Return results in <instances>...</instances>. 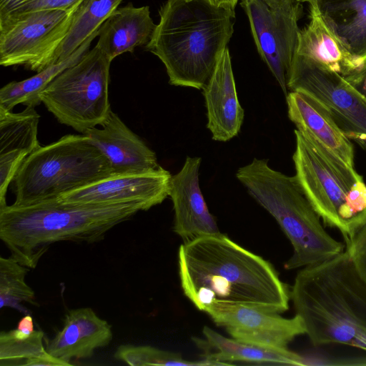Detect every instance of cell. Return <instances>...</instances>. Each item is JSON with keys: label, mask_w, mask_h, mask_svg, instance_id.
I'll use <instances>...</instances> for the list:
<instances>
[{"label": "cell", "mask_w": 366, "mask_h": 366, "mask_svg": "<svg viewBox=\"0 0 366 366\" xmlns=\"http://www.w3.org/2000/svg\"><path fill=\"white\" fill-rule=\"evenodd\" d=\"M178 267L184 294L206 313L229 305L278 314L289 309L290 291L274 267L223 234L185 242Z\"/></svg>", "instance_id": "1"}, {"label": "cell", "mask_w": 366, "mask_h": 366, "mask_svg": "<svg viewBox=\"0 0 366 366\" xmlns=\"http://www.w3.org/2000/svg\"><path fill=\"white\" fill-rule=\"evenodd\" d=\"M146 44L166 68L169 83L202 89L227 49L234 10L210 0H167Z\"/></svg>", "instance_id": "2"}, {"label": "cell", "mask_w": 366, "mask_h": 366, "mask_svg": "<svg viewBox=\"0 0 366 366\" xmlns=\"http://www.w3.org/2000/svg\"><path fill=\"white\" fill-rule=\"evenodd\" d=\"M290 299L315 346L340 344L366 352V282L346 249L301 269Z\"/></svg>", "instance_id": "3"}, {"label": "cell", "mask_w": 366, "mask_h": 366, "mask_svg": "<svg viewBox=\"0 0 366 366\" xmlns=\"http://www.w3.org/2000/svg\"><path fill=\"white\" fill-rule=\"evenodd\" d=\"M146 210L140 203L74 205L56 199L6 205L0 207V239L12 258L35 269L52 244L99 242L112 228Z\"/></svg>", "instance_id": "4"}, {"label": "cell", "mask_w": 366, "mask_h": 366, "mask_svg": "<svg viewBox=\"0 0 366 366\" xmlns=\"http://www.w3.org/2000/svg\"><path fill=\"white\" fill-rule=\"evenodd\" d=\"M236 177L290 241L293 254L285 263L287 269L320 264L344 251L345 246L323 228L295 176L274 170L268 159L255 157L239 168Z\"/></svg>", "instance_id": "5"}, {"label": "cell", "mask_w": 366, "mask_h": 366, "mask_svg": "<svg viewBox=\"0 0 366 366\" xmlns=\"http://www.w3.org/2000/svg\"><path fill=\"white\" fill-rule=\"evenodd\" d=\"M295 134V177L324 224L337 229L347 244L366 223L362 177L312 137Z\"/></svg>", "instance_id": "6"}, {"label": "cell", "mask_w": 366, "mask_h": 366, "mask_svg": "<svg viewBox=\"0 0 366 366\" xmlns=\"http://www.w3.org/2000/svg\"><path fill=\"white\" fill-rule=\"evenodd\" d=\"M113 173L109 160L86 135L66 134L25 158L12 182L13 204L54 200Z\"/></svg>", "instance_id": "7"}, {"label": "cell", "mask_w": 366, "mask_h": 366, "mask_svg": "<svg viewBox=\"0 0 366 366\" xmlns=\"http://www.w3.org/2000/svg\"><path fill=\"white\" fill-rule=\"evenodd\" d=\"M111 63L95 46L41 92V103L59 123L79 133L84 134L97 127L112 109L109 99Z\"/></svg>", "instance_id": "8"}, {"label": "cell", "mask_w": 366, "mask_h": 366, "mask_svg": "<svg viewBox=\"0 0 366 366\" xmlns=\"http://www.w3.org/2000/svg\"><path fill=\"white\" fill-rule=\"evenodd\" d=\"M80 4L0 16V64L24 66L36 72L52 64Z\"/></svg>", "instance_id": "9"}, {"label": "cell", "mask_w": 366, "mask_h": 366, "mask_svg": "<svg viewBox=\"0 0 366 366\" xmlns=\"http://www.w3.org/2000/svg\"><path fill=\"white\" fill-rule=\"evenodd\" d=\"M287 86L317 100L343 133L366 149V99L342 75L295 54Z\"/></svg>", "instance_id": "10"}, {"label": "cell", "mask_w": 366, "mask_h": 366, "mask_svg": "<svg viewBox=\"0 0 366 366\" xmlns=\"http://www.w3.org/2000/svg\"><path fill=\"white\" fill-rule=\"evenodd\" d=\"M240 5L248 18L258 53L286 97L287 76L300 30V3L287 9H272L262 0H240Z\"/></svg>", "instance_id": "11"}, {"label": "cell", "mask_w": 366, "mask_h": 366, "mask_svg": "<svg viewBox=\"0 0 366 366\" xmlns=\"http://www.w3.org/2000/svg\"><path fill=\"white\" fill-rule=\"evenodd\" d=\"M172 176L162 167L142 172L113 173L56 200L74 205L140 203L148 210L169 197Z\"/></svg>", "instance_id": "12"}, {"label": "cell", "mask_w": 366, "mask_h": 366, "mask_svg": "<svg viewBox=\"0 0 366 366\" xmlns=\"http://www.w3.org/2000/svg\"><path fill=\"white\" fill-rule=\"evenodd\" d=\"M207 313L232 338L258 346L287 349L292 340L305 334L304 323L297 315L285 318L278 313L242 305L217 307Z\"/></svg>", "instance_id": "13"}, {"label": "cell", "mask_w": 366, "mask_h": 366, "mask_svg": "<svg viewBox=\"0 0 366 366\" xmlns=\"http://www.w3.org/2000/svg\"><path fill=\"white\" fill-rule=\"evenodd\" d=\"M201 158L187 156L181 170L172 175L170 197L174 211V231L184 242L220 233L199 187Z\"/></svg>", "instance_id": "14"}, {"label": "cell", "mask_w": 366, "mask_h": 366, "mask_svg": "<svg viewBox=\"0 0 366 366\" xmlns=\"http://www.w3.org/2000/svg\"><path fill=\"white\" fill-rule=\"evenodd\" d=\"M99 126L84 134L107 157L114 173L142 172L161 167L154 152L112 109Z\"/></svg>", "instance_id": "15"}, {"label": "cell", "mask_w": 366, "mask_h": 366, "mask_svg": "<svg viewBox=\"0 0 366 366\" xmlns=\"http://www.w3.org/2000/svg\"><path fill=\"white\" fill-rule=\"evenodd\" d=\"M202 91L207 109V127L212 139L230 140L239 134L244 112L239 102L228 48Z\"/></svg>", "instance_id": "16"}, {"label": "cell", "mask_w": 366, "mask_h": 366, "mask_svg": "<svg viewBox=\"0 0 366 366\" xmlns=\"http://www.w3.org/2000/svg\"><path fill=\"white\" fill-rule=\"evenodd\" d=\"M113 337L112 326L89 307L69 310L63 327L46 345V351L72 365V360L91 357L108 345Z\"/></svg>", "instance_id": "17"}, {"label": "cell", "mask_w": 366, "mask_h": 366, "mask_svg": "<svg viewBox=\"0 0 366 366\" xmlns=\"http://www.w3.org/2000/svg\"><path fill=\"white\" fill-rule=\"evenodd\" d=\"M286 101L289 119L298 131L355 167L353 144L321 103L310 95L297 91H290Z\"/></svg>", "instance_id": "18"}, {"label": "cell", "mask_w": 366, "mask_h": 366, "mask_svg": "<svg viewBox=\"0 0 366 366\" xmlns=\"http://www.w3.org/2000/svg\"><path fill=\"white\" fill-rule=\"evenodd\" d=\"M155 27L148 6L136 7L129 4L115 9L103 23L96 46L112 61L147 44Z\"/></svg>", "instance_id": "19"}, {"label": "cell", "mask_w": 366, "mask_h": 366, "mask_svg": "<svg viewBox=\"0 0 366 366\" xmlns=\"http://www.w3.org/2000/svg\"><path fill=\"white\" fill-rule=\"evenodd\" d=\"M204 340H196L197 345L207 348L204 355L206 365H227L234 362L287 365H307L305 359L287 349L265 347L228 338L204 326Z\"/></svg>", "instance_id": "20"}, {"label": "cell", "mask_w": 366, "mask_h": 366, "mask_svg": "<svg viewBox=\"0 0 366 366\" xmlns=\"http://www.w3.org/2000/svg\"><path fill=\"white\" fill-rule=\"evenodd\" d=\"M313 4L352 56L357 71L365 66L366 0H318Z\"/></svg>", "instance_id": "21"}, {"label": "cell", "mask_w": 366, "mask_h": 366, "mask_svg": "<svg viewBox=\"0 0 366 366\" xmlns=\"http://www.w3.org/2000/svg\"><path fill=\"white\" fill-rule=\"evenodd\" d=\"M310 6V22L299 31L295 54L307 57L343 76L357 71L353 58L326 24L317 6Z\"/></svg>", "instance_id": "22"}, {"label": "cell", "mask_w": 366, "mask_h": 366, "mask_svg": "<svg viewBox=\"0 0 366 366\" xmlns=\"http://www.w3.org/2000/svg\"><path fill=\"white\" fill-rule=\"evenodd\" d=\"M99 29L92 34L64 60L50 64L35 75L19 81H11L0 89V106L11 110L17 104L36 107L41 103V92L63 71L76 64L89 49Z\"/></svg>", "instance_id": "23"}, {"label": "cell", "mask_w": 366, "mask_h": 366, "mask_svg": "<svg viewBox=\"0 0 366 366\" xmlns=\"http://www.w3.org/2000/svg\"><path fill=\"white\" fill-rule=\"evenodd\" d=\"M44 332L27 335L18 329L0 334V365L68 366L71 364L49 354L44 346Z\"/></svg>", "instance_id": "24"}, {"label": "cell", "mask_w": 366, "mask_h": 366, "mask_svg": "<svg viewBox=\"0 0 366 366\" xmlns=\"http://www.w3.org/2000/svg\"><path fill=\"white\" fill-rule=\"evenodd\" d=\"M122 0H83L76 11L69 31L58 47L52 64L70 56L98 31Z\"/></svg>", "instance_id": "25"}, {"label": "cell", "mask_w": 366, "mask_h": 366, "mask_svg": "<svg viewBox=\"0 0 366 366\" xmlns=\"http://www.w3.org/2000/svg\"><path fill=\"white\" fill-rule=\"evenodd\" d=\"M40 115L34 107L27 106L18 113L0 106V154L24 150L29 154L38 149Z\"/></svg>", "instance_id": "26"}, {"label": "cell", "mask_w": 366, "mask_h": 366, "mask_svg": "<svg viewBox=\"0 0 366 366\" xmlns=\"http://www.w3.org/2000/svg\"><path fill=\"white\" fill-rule=\"evenodd\" d=\"M29 269L11 257H0L1 309L9 307L29 314L26 308L21 305V303L39 305L36 302L34 291L25 281Z\"/></svg>", "instance_id": "27"}, {"label": "cell", "mask_w": 366, "mask_h": 366, "mask_svg": "<svg viewBox=\"0 0 366 366\" xmlns=\"http://www.w3.org/2000/svg\"><path fill=\"white\" fill-rule=\"evenodd\" d=\"M114 357L131 366L204 365L202 360H186L179 354L148 345H122L116 350Z\"/></svg>", "instance_id": "28"}, {"label": "cell", "mask_w": 366, "mask_h": 366, "mask_svg": "<svg viewBox=\"0 0 366 366\" xmlns=\"http://www.w3.org/2000/svg\"><path fill=\"white\" fill-rule=\"evenodd\" d=\"M83 0H0V16L39 10L65 9Z\"/></svg>", "instance_id": "29"}, {"label": "cell", "mask_w": 366, "mask_h": 366, "mask_svg": "<svg viewBox=\"0 0 366 366\" xmlns=\"http://www.w3.org/2000/svg\"><path fill=\"white\" fill-rule=\"evenodd\" d=\"M29 154L24 150H14L0 154V207L7 205L6 195L8 187Z\"/></svg>", "instance_id": "30"}, {"label": "cell", "mask_w": 366, "mask_h": 366, "mask_svg": "<svg viewBox=\"0 0 366 366\" xmlns=\"http://www.w3.org/2000/svg\"><path fill=\"white\" fill-rule=\"evenodd\" d=\"M357 272L366 282V223L360 229L353 239L345 244Z\"/></svg>", "instance_id": "31"}, {"label": "cell", "mask_w": 366, "mask_h": 366, "mask_svg": "<svg viewBox=\"0 0 366 366\" xmlns=\"http://www.w3.org/2000/svg\"><path fill=\"white\" fill-rule=\"evenodd\" d=\"M344 77L366 99V65L360 70Z\"/></svg>", "instance_id": "32"}, {"label": "cell", "mask_w": 366, "mask_h": 366, "mask_svg": "<svg viewBox=\"0 0 366 366\" xmlns=\"http://www.w3.org/2000/svg\"><path fill=\"white\" fill-rule=\"evenodd\" d=\"M16 329L27 335L32 333L35 330L32 317L29 314L24 316L18 322Z\"/></svg>", "instance_id": "33"}, {"label": "cell", "mask_w": 366, "mask_h": 366, "mask_svg": "<svg viewBox=\"0 0 366 366\" xmlns=\"http://www.w3.org/2000/svg\"><path fill=\"white\" fill-rule=\"evenodd\" d=\"M269 7L274 9H287L294 6L295 0H262Z\"/></svg>", "instance_id": "34"}, {"label": "cell", "mask_w": 366, "mask_h": 366, "mask_svg": "<svg viewBox=\"0 0 366 366\" xmlns=\"http://www.w3.org/2000/svg\"><path fill=\"white\" fill-rule=\"evenodd\" d=\"M217 6L228 8L234 10L239 0H210Z\"/></svg>", "instance_id": "35"}, {"label": "cell", "mask_w": 366, "mask_h": 366, "mask_svg": "<svg viewBox=\"0 0 366 366\" xmlns=\"http://www.w3.org/2000/svg\"><path fill=\"white\" fill-rule=\"evenodd\" d=\"M318 0H295L297 3H308L310 5L316 3Z\"/></svg>", "instance_id": "36"}]
</instances>
